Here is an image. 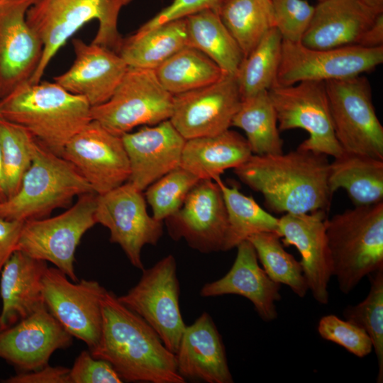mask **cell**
Returning a JSON list of instances; mask_svg holds the SVG:
<instances>
[{"instance_id":"cell-1","label":"cell","mask_w":383,"mask_h":383,"mask_svg":"<svg viewBox=\"0 0 383 383\" xmlns=\"http://www.w3.org/2000/svg\"><path fill=\"white\" fill-rule=\"evenodd\" d=\"M327 157L297 148L287 153L252 155L233 171L242 182L263 196L266 206L274 212L328 211L333 194Z\"/></svg>"},{"instance_id":"cell-2","label":"cell","mask_w":383,"mask_h":383,"mask_svg":"<svg viewBox=\"0 0 383 383\" xmlns=\"http://www.w3.org/2000/svg\"><path fill=\"white\" fill-rule=\"evenodd\" d=\"M102 326L96 346L90 350L109 362L123 380L151 383H185L179 374L175 354L155 331L123 305L112 292L101 299Z\"/></svg>"},{"instance_id":"cell-3","label":"cell","mask_w":383,"mask_h":383,"mask_svg":"<svg viewBox=\"0 0 383 383\" xmlns=\"http://www.w3.org/2000/svg\"><path fill=\"white\" fill-rule=\"evenodd\" d=\"M91 108L55 82H28L0 99V118L23 127L62 156L68 141L92 120Z\"/></svg>"},{"instance_id":"cell-4","label":"cell","mask_w":383,"mask_h":383,"mask_svg":"<svg viewBox=\"0 0 383 383\" xmlns=\"http://www.w3.org/2000/svg\"><path fill=\"white\" fill-rule=\"evenodd\" d=\"M132 0H36L26 13V21L43 43L40 64L30 79L42 80L52 57L82 26L99 23L92 43L118 52L123 38L118 28L121 10Z\"/></svg>"},{"instance_id":"cell-5","label":"cell","mask_w":383,"mask_h":383,"mask_svg":"<svg viewBox=\"0 0 383 383\" xmlns=\"http://www.w3.org/2000/svg\"><path fill=\"white\" fill-rule=\"evenodd\" d=\"M326 231L333 276L343 294L383 268V201L355 206L327 218Z\"/></svg>"},{"instance_id":"cell-6","label":"cell","mask_w":383,"mask_h":383,"mask_svg":"<svg viewBox=\"0 0 383 383\" xmlns=\"http://www.w3.org/2000/svg\"><path fill=\"white\" fill-rule=\"evenodd\" d=\"M91 192L70 162L37 140L18 192L0 203V218L23 222L44 218L53 210L69 206L75 196Z\"/></svg>"},{"instance_id":"cell-7","label":"cell","mask_w":383,"mask_h":383,"mask_svg":"<svg viewBox=\"0 0 383 383\" xmlns=\"http://www.w3.org/2000/svg\"><path fill=\"white\" fill-rule=\"evenodd\" d=\"M96 196L94 192L82 194L57 216L25 221L16 250L51 262L72 282H78L74 255L84 233L96 224Z\"/></svg>"},{"instance_id":"cell-8","label":"cell","mask_w":383,"mask_h":383,"mask_svg":"<svg viewBox=\"0 0 383 383\" xmlns=\"http://www.w3.org/2000/svg\"><path fill=\"white\" fill-rule=\"evenodd\" d=\"M173 95L161 84L155 70L128 67L106 102L91 108V118L109 132L121 136L141 125L169 120Z\"/></svg>"},{"instance_id":"cell-9","label":"cell","mask_w":383,"mask_h":383,"mask_svg":"<svg viewBox=\"0 0 383 383\" xmlns=\"http://www.w3.org/2000/svg\"><path fill=\"white\" fill-rule=\"evenodd\" d=\"M325 84L334 133L342 149L383 160V126L368 79L359 75Z\"/></svg>"},{"instance_id":"cell-10","label":"cell","mask_w":383,"mask_h":383,"mask_svg":"<svg viewBox=\"0 0 383 383\" xmlns=\"http://www.w3.org/2000/svg\"><path fill=\"white\" fill-rule=\"evenodd\" d=\"M268 94L279 131L301 128L309 133V138L298 148L333 158L343 153L334 133L325 82L303 81L289 86L274 84Z\"/></svg>"},{"instance_id":"cell-11","label":"cell","mask_w":383,"mask_h":383,"mask_svg":"<svg viewBox=\"0 0 383 383\" xmlns=\"http://www.w3.org/2000/svg\"><path fill=\"white\" fill-rule=\"evenodd\" d=\"M142 271L138 282L118 299L143 318L175 354L186 327L179 308L176 260L168 255Z\"/></svg>"},{"instance_id":"cell-12","label":"cell","mask_w":383,"mask_h":383,"mask_svg":"<svg viewBox=\"0 0 383 383\" xmlns=\"http://www.w3.org/2000/svg\"><path fill=\"white\" fill-rule=\"evenodd\" d=\"M382 62L383 46L318 50L283 40L275 84L289 86L303 81L345 79L373 70Z\"/></svg>"},{"instance_id":"cell-13","label":"cell","mask_w":383,"mask_h":383,"mask_svg":"<svg viewBox=\"0 0 383 383\" xmlns=\"http://www.w3.org/2000/svg\"><path fill=\"white\" fill-rule=\"evenodd\" d=\"M95 219L109 229L110 242L120 245L132 265L143 270V248L156 245L163 233L162 221L147 211L143 191L128 181L97 194Z\"/></svg>"},{"instance_id":"cell-14","label":"cell","mask_w":383,"mask_h":383,"mask_svg":"<svg viewBox=\"0 0 383 383\" xmlns=\"http://www.w3.org/2000/svg\"><path fill=\"white\" fill-rule=\"evenodd\" d=\"M98 282H72L57 267L46 269L42 279L43 301L50 313L89 350L99 343L102 326L101 299L106 292Z\"/></svg>"},{"instance_id":"cell-15","label":"cell","mask_w":383,"mask_h":383,"mask_svg":"<svg viewBox=\"0 0 383 383\" xmlns=\"http://www.w3.org/2000/svg\"><path fill=\"white\" fill-rule=\"evenodd\" d=\"M62 156L70 162L96 194L128 182L131 170L121 136L91 120L66 144Z\"/></svg>"},{"instance_id":"cell-16","label":"cell","mask_w":383,"mask_h":383,"mask_svg":"<svg viewBox=\"0 0 383 383\" xmlns=\"http://www.w3.org/2000/svg\"><path fill=\"white\" fill-rule=\"evenodd\" d=\"M241 101L235 75L225 73L209 85L173 95L169 120L186 140L215 135L229 129Z\"/></svg>"},{"instance_id":"cell-17","label":"cell","mask_w":383,"mask_h":383,"mask_svg":"<svg viewBox=\"0 0 383 383\" xmlns=\"http://www.w3.org/2000/svg\"><path fill=\"white\" fill-rule=\"evenodd\" d=\"M165 221L173 240L184 239L203 253L223 250L228 216L218 184L211 179H199L181 208Z\"/></svg>"},{"instance_id":"cell-18","label":"cell","mask_w":383,"mask_h":383,"mask_svg":"<svg viewBox=\"0 0 383 383\" xmlns=\"http://www.w3.org/2000/svg\"><path fill=\"white\" fill-rule=\"evenodd\" d=\"M36 0H0V99L28 82L43 55V43L26 21Z\"/></svg>"},{"instance_id":"cell-19","label":"cell","mask_w":383,"mask_h":383,"mask_svg":"<svg viewBox=\"0 0 383 383\" xmlns=\"http://www.w3.org/2000/svg\"><path fill=\"white\" fill-rule=\"evenodd\" d=\"M327 212L284 213L279 218L278 228L283 245H293L300 253L309 291L321 304L329 301L328 284L333 276L326 231Z\"/></svg>"},{"instance_id":"cell-20","label":"cell","mask_w":383,"mask_h":383,"mask_svg":"<svg viewBox=\"0 0 383 383\" xmlns=\"http://www.w3.org/2000/svg\"><path fill=\"white\" fill-rule=\"evenodd\" d=\"M72 339L44 305L0 331V358L21 372L36 370L48 365L56 350L70 347Z\"/></svg>"},{"instance_id":"cell-21","label":"cell","mask_w":383,"mask_h":383,"mask_svg":"<svg viewBox=\"0 0 383 383\" xmlns=\"http://www.w3.org/2000/svg\"><path fill=\"white\" fill-rule=\"evenodd\" d=\"M74 60L64 73L53 78L67 91L84 97L90 106L108 101L124 76L128 65L116 52L74 38Z\"/></svg>"},{"instance_id":"cell-22","label":"cell","mask_w":383,"mask_h":383,"mask_svg":"<svg viewBox=\"0 0 383 383\" xmlns=\"http://www.w3.org/2000/svg\"><path fill=\"white\" fill-rule=\"evenodd\" d=\"M128 157V182L140 191L179 167L186 139L170 120L121 135Z\"/></svg>"},{"instance_id":"cell-23","label":"cell","mask_w":383,"mask_h":383,"mask_svg":"<svg viewBox=\"0 0 383 383\" xmlns=\"http://www.w3.org/2000/svg\"><path fill=\"white\" fill-rule=\"evenodd\" d=\"M237 255L229 271L221 278L205 284L203 297L235 294L250 301L265 321L277 318L275 302L281 299V284L274 282L258 264L255 250L249 240L237 247Z\"/></svg>"},{"instance_id":"cell-24","label":"cell","mask_w":383,"mask_h":383,"mask_svg":"<svg viewBox=\"0 0 383 383\" xmlns=\"http://www.w3.org/2000/svg\"><path fill=\"white\" fill-rule=\"evenodd\" d=\"M382 13L360 0L320 1L300 43L318 50L358 45Z\"/></svg>"},{"instance_id":"cell-25","label":"cell","mask_w":383,"mask_h":383,"mask_svg":"<svg viewBox=\"0 0 383 383\" xmlns=\"http://www.w3.org/2000/svg\"><path fill=\"white\" fill-rule=\"evenodd\" d=\"M175 356L178 372L185 380L233 382L222 338L206 312L186 326Z\"/></svg>"},{"instance_id":"cell-26","label":"cell","mask_w":383,"mask_h":383,"mask_svg":"<svg viewBox=\"0 0 383 383\" xmlns=\"http://www.w3.org/2000/svg\"><path fill=\"white\" fill-rule=\"evenodd\" d=\"M47 262L16 250L0 273V331L27 318L45 305L42 279Z\"/></svg>"},{"instance_id":"cell-27","label":"cell","mask_w":383,"mask_h":383,"mask_svg":"<svg viewBox=\"0 0 383 383\" xmlns=\"http://www.w3.org/2000/svg\"><path fill=\"white\" fill-rule=\"evenodd\" d=\"M252 155L246 138L228 129L215 135L186 140L179 166L199 179L215 180L225 170L246 162Z\"/></svg>"},{"instance_id":"cell-28","label":"cell","mask_w":383,"mask_h":383,"mask_svg":"<svg viewBox=\"0 0 383 383\" xmlns=\"http://www.w3.org/2000/svg\"><path fill=\"white\" fill-rule=\"evenodd\" d=\"M328 187L333 195L345 190L354 206L383 201V160L344 151L329 165Z\"/></svg>"},{"instance_id":"cell-29","label":"cell","mask_w":383,"mask_h":383,"mask_svg":"<svg viewBox=\"0 0 383 383\" xmlns=\"http://www.w3.org/2000/svg\"><path fill=\"white\" fill-rule=\"evenodd\" d=\"M187 46L186 18L136 31L123 38L118 54L128 67L155 70L172 55Z\"/></svg>"},{"instance_id":"cell-30","label":"cell","mask_w":383,"mask_h":383,"mask_svg":"<svg viewBox=\"0 0 383 383\" xmlns=\"http://www.w3.org/2000/svg\"><path fill=\"white\" fill-rule=\"evenodd\" d=\"M185 18L187 45L200 50L226 73L235 75L244 56L218 14L204 10Z\"/></svg>"},{"instance_id":"cell-31","label":"cell","mask_w":383,"mask_h":383,"mask_svg":"<svg viewBox=\"0 0 383 383\" xmlns=\"http://www.w3.org/2000/svg\"><path fill=\"white\" fill-rule=\"evenodd\" d=\"M231 126L242 129L252 155L281 154L283 140L268 91L242 99Z\"/></svg>"},{"instance_id":"cell-32","label":"cell","mask_w":383,"mask_h":383,"mask_svg":"<svg viewBox=\"0 0 383 383\" xmlns=\"http://www.w3.org/2000/svg\"><path fill=\"white\" fill-rule=\"evenodd\" d=\"M214 181L222 191L228 216L222 251L236 248L257 233L272 232L278 234L279 218L262 209L252 196L241 193L236 185L228 187L221 177Z\"/></svg>"},{"instance_id":"cell-33","label":"cell","mask_w":383,"mask_h":383,"mask_svg":"<svg viewBox=\"0 0 383 383\" xmlns=\"http://www.w3.org/2000/svg\"><path fill=\"white\" fill-rule=\"evenodd\" d=\"M155 72L163 87L172 95L209 85L226 73L200 50L188 45L170 57Z\"/></svg>"},{"instance_id":"cell-34","label":"cell","mask_w":383,"mask_h":383,"mask_svg":"<svg viewBox=\"0 0 383 383\" xmlns=\"http://www.w3.org/2000/svg\"><path fill=\"white\" fill-rule=\"evenodd\" d=\"M282 40L279 32L271 27L243 58L235 74L242 99L268 91L276 83Z\"/></svg>"},{"instance_id":"cell-35","label":"cell","mask_w":383,"mask_h":383,"mask_svg":"<svg viewBox=\"0 0 383 383\" xmlns=\"http://www.w3.org/2000/svg\"><path fill=\"white\" fill-rule=\"evenodd\" d=\"M217 13L244 57L272 27L271 18L260 0H225Z\"/></svg>"},{"instance_id":"cell-36","label":"cell","mask_w":383,"mask_h":383,"mask_svg":"<svg viewBox=\"0 0 383 383\" xmlns=\"http://www.w3.org/2000/svg\"><path fill=\"white\" fill-rule=\"evenodd\" d=\"M257 259L263 270L274 282L288 286L299 297H304L309 291L300 261L287 252L276 233L265 232L250 236Z\"/></svg>"},{"instance_id":"cell-37","label":"cell","mask_w":383,"mask_h":383,"mask_svg":"<svg viewBox=\"0 0 383 383\" xmlns=\"http://www.w3.org/2000/svg\"><path fill=\"white\" fill-rule=\"evenodd\" d=\"M37 140L23 127L0 118V150L7 199L19 190Z\"/></svg>"},{"instance_id":"cell-38","label":"cell","mask_w":383,"mask_h":383,"mask_svg":"<svg viewBox=\"0 0 383 383\" xmlns=\"http://www.w3.org/2000/svg\"><path fill=\"white\" fill-rule=\"evenodd\" d=\"M370 288L364 300L348 306L343 316L365 331L371 339L378 362L377 382H383V268L368 275Z\"/></svg>"},{"instance_id":"cell-39","label":"cell","mask_w":383,"mask_h":383,"mask_svg":"<svg viewBox=\"0 0 383 383\" xmlns=\"http://www.w3.org/2000/svg\"><path fill=\"white\" fill-rule=\"evenodd\" d=\"M199 180L179 166L149 185L144 196L152 208L153 218L162 221L176 213Z\"/></svg>"},{"instance_id":"cell-40","label":"cell","mask_w":383,"mask_h":383,"mask_svg":"<svg viewBox=\"0 0 383 383\" xmlns=\"http://www.w3.org/2000/svg\"><path fill=\"white\" fill-rule=\"evenodd\" d=\"M272 27L284 40L301 42L314 13L307 0H271Z\"/></svg>"},{"instance_id":"cell-41","label":"cell","mask_w":383,"mask_h":383,"mask_svg":"<svg viewBox=\"0 0 383 383\" xmlns=\"http://www.w3.org/2000/svg\"><path fill=\"white\" fill-rule=\"evenodd\" d=\"M317 331L322 338L342 346L360 358L373 349L371 339L364 329L333 314L321 317Z\"/></svg>"},{"instance_id":"cell-42","label":"cell","mask_w":383,"mask_h":383,"mask_svg":"<svg viewBox=\"0 0 383 383\" xmlns=\"http://www.w3.org/2000/svg\"><path fill=\"white\" fill-rule=\"evenodd\" d=\"M123 380L107 361L83 350L75 359L68 374L69 383H121Z\"/></svg>"},{"instance_id":"cell-43","label":"cell","mask_w":383,"mask_h":383,"mask_svg":"<svg viewBox=\"0 0 383 383\" xmlns=\"http://www.w3.org/2000/svg\"><path fill=\"white\" fill-rule=\"evenodd\" d=\"M225 0H173L167 7L139 28L138 31L144 32L169 21L184 18L192 14L212 10L218 13Z\"/></svg>"},{"instance_id":"cell-44","label":"cell","mask_w":383,"mask_h":383,"mask_svg":"<svg viewBox=\"0 0 383 383\" xmlns=\"http://www.w3.org/2000/svg\"><path fill=\"white\" fill-rule=\"evenodd\" d=\"M70 369L49 365L30 372H21L1 381L4 383H69Z\"/></svg>"},{"instance_id":"cell-45","label":"cell","mask_w":383,"mask_h":383,"mask_svg":"<svg viewBox=\"0 0 383 383\" xmlns=\"http://www.w3.org/2000/svg\"><path fill=\"white\" fill-rule=\"evenodd\" d=\"M23 223V221L0 218V273L5 263L17 250Z\"/></svg>"},{"instance_id":"cell-46","label":"cell","mask_w":383,"mask_h":383,"mask_svg":"<svg viewBox=\"0 0 383 383\" xmlns=\"http://www.w3.org/2000/svg\"><path fill=\"white\" fill-rule=\"evenodd\" d=\"M358 46L368 48L383 46V13L377 16L365 32Z\"/></svg>"},{"instance_id":"cell-47","label":"cell","mask_w":383,"mask_h":383,"mask_svg":"<svg viewBox=\"0 0 383 383\" xmlns=\"http://www.w3.org/2000/svg\"><path fill=\"white\" fill-rule=\"evenodd\" d=\"M6 199H7V196H6L5 187H4L2 160H1V150H0V203L4 202Z\"/></svg>"},{"instance_id":"cell-48","label":"cell","mask_w":383,"mask_h":383,"mask_svg":"<svg viewBox=\"0 0 383 383\" xmlns=\"http://www.w3.org/2000/svg\"><path fill=\"white\" fill-rule=\"evenodd\" d=\"M372 9L383 12V0H360Z\"/></svg>"},{"instance_id":"cell-49","label":"cell","mask_w":383,"mask_h":383,"mask_svg":"<svg viewBox=\"0 0 383 383\" xmlns=\"http://www.w3.org/2000/svg\"><path fill=\"white\" fill-rule=\"evenodd\" d=\"M272 20L271 0H260Z\"/></svg>"},{"instance_id":"cell-50","label":"cell","mask_w":383,"mask_h":383,"mask_svg":"<svg viewBox=\"0 0 383 383\" xmlns=\"http://www.w3.org/2000/svg\"><path fill=\"white\" fill-rule=\"evenodd\" d=\"M322 1V0H318V1Z\"/></svg>"}]
</instances>
